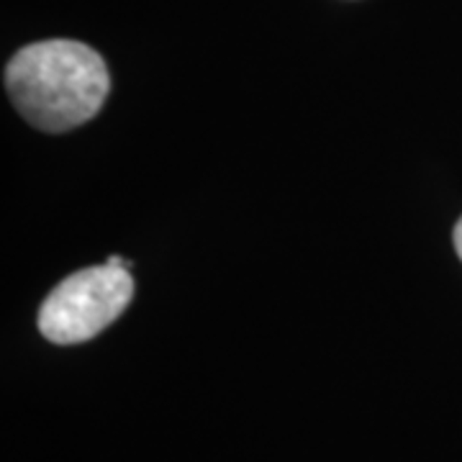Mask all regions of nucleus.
I'll return each instance as SVG.
<instances>
[{
  "label": "nucleus",
  "instance_id": "nucleus-1",
  "mask_svg": "<svg viewBox=\"0 0 462 462\" xmlns=\"http://www.w3.org/2000/svg\"><path fill=\"white\" fill-rule=\"evenodd\" d=\"M5 88L32 126L62 134L98 114L111 78L103 57L88 44L51 39L16 51L5 67Z\"/></svg>",
  "mask_w": 462,
  "mask_h": 462
},
{
  "label": "nucleus",
  "instance_id": "nucleus-2",
  "mask_svg": "<svg viewBox=\"0 0 462 462\" xmlns=\"http://www.w3.org/2000/svg\"><path fill=\"white\" fill-rule=\"evenodd\" d=\"M134 298L124 267H88L60 282L39 309V331L54 345H80L111 327Z\"/></svg>",
  "mask_w": 462,
  "mask_h": 462
},
{
  "label": "nucleus",
  "instance_id": "nucleus-3",
  "mask_svg": "<svg viewBox=\"0 0 462 462\" xmlns=\"http://www.w3.org/2000/svg\"><path fill=\"white\" fill-rule=\"evenodd\" d=\"M455 249H457V254H460L462 260V218L457 221V226H455Z\"/></svg>",
  "mask_w": 462,
  "mask_h": 462
},
{
  "label": "nucleus",
  "instance_id": "nucleus-4",
  "mask_svg": "<svg viewBox=\"0 0 462 462\" xmlns=\"http://www.w3.org/2000/svg\"><path fill=\"white\" fill-rule=\"evenodd\" d=\"M106 264H111V267H124V270H129V267H132L126 260H121L118 254H111V257L106 260Z\"/></svg>",
  "mask_w": 462,
  "mask_h": 462
}]
</instances>
